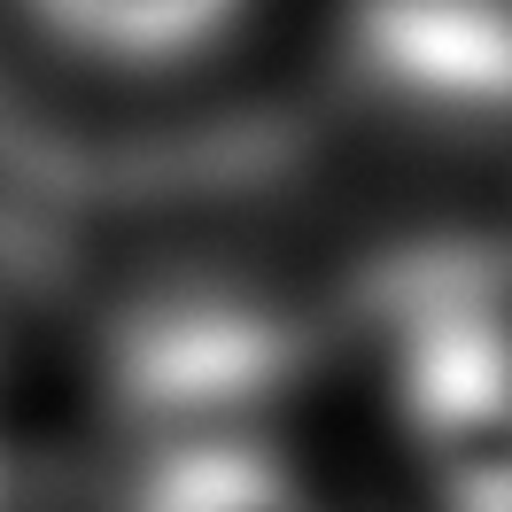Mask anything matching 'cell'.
Here are the masks:
<instances>
[{"label": "cell", "instance_id": "1", "mask_svg": "<svg viewBox=\"0 0 512 512\" xmlns=\"http://www.w3.org/2000/svg\"><path fill=\"white\" fill-rule=\"evenodd\" d=\"M396 419L435 512H512V295L474 256H419L388 280Z\"/></svg>", "mask_w": 512, "mask_h": 512}, {"label": "cell", "instance_id": "2", "mask_svg": "<svg viewBox=\"0 0 512 512\" xmlns=\"http://www.w3.org/2000/svg\"><path fill=\"white\" fill-rule=\"evenodd\" d=\"M303 334L272 303L233 295H163L140 303L109 342V388L140 427L156 435H202L241 427L256 404H272L303 373Z\"/></svg>", "mask_w": 512, "mask_h": 512}, {"label": "cell", "instance_id": "3", "mask_svg": "<svg viewBox=\"0 0 512 512\" xmlns=\"http://www.w3.org/2000/svg\"><path fill=\"white\" fill-rule=\"evenodd\" d=\"M365 70L427 109H512V0H365Z\"/></svg>", "mask_w": 512, "mask_h": 512}, {"label": "cell", "instance_id": "4", "mask_svg": "<svg viewBox=\"0 0 512 512\" xmlns=\"http://www.w3.org/2000/svg\"><path fill=\"white\" fill-rule=\"evenodd\" d=\"M125 512H326L319 489L241 427L163 435L125 489Z\"/></svg>", "mask_w": 512, "mask_h": 512}, {"label": "cell", "instance_id": "5", "mask_svg": "<svg viewBox=\"0 0 512 512\" xmlns=\"http://www.w3.org/2000/svg\"><path fill=\"white\" fill-rule=\"evenodd\" d=\"M256 0H24L39 32L101 70H171L210 55Z\"/></svg>", "mask_w": 512, "mask_h": 512}, {"label": "cell", "instance_id": "6", "mask_svg": "<svg viewBox=\"0 0 512 512\" xmlns=\"http://www.w3.org/2000/svg\"><path fill=\"white\" fill-rule=\"evenodd\" d=\"M8 489H16V481H8V443H0V512H8Z\"/></svg>", "mask_w": 512, "mask_h": 512}]
</instances>
